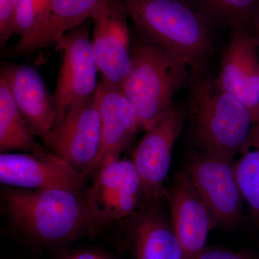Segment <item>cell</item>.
Wrapping results in <instances>:
<instances>
[{
    "instance_id": "obj_1",
    "label": "cell",
    "mask_w": 259,
    "mask_h": 259,
    "mask_svg": "<svg viewBox=\"0 0 259 259\" xmlns=\"http://www.w3.org/2000/svg\"><path fill=\"white\" fill-rule=\"evenodd\" d=\"M87 196L63 189L31 190L5 186L1 211L6 233L35 251L57 252L83 237H96Z\"/></svg>"
},
{
    "instance_id": "obj_2",
    "label": "cell",
    "mask_w": 259,
    "mask_h": 259,
    "mask_svg": "<svg viewBox=\"0 0 259 259\" xmlns=\"http://www.w3.org/2000/svg\"><path fill=\"white\" fill-rule=\"evenodd\" d=\"M139 39L184 61L191 77L207 75L214 28L189 0H120Z\"/></svg>"
},
{
    "instance_id": "obj_3",
    "label": "cell",
    "mask_w": 259,
    "mask_h": 259,
    "mask_svg": "<svg viewBox=\"0 0 259 259\" xmlns=\"http://www.w3.org/2000/svg\"><path fill=\"white\" fill-rule=\"evenodd\" d=\"M190 82L188 139L194 149L233 160L251 149L253 120L247 107L207 74Z\"/></svg>"
},
{
    "instance_id": "obj_4",
    "label": "cell",
    "mask_w": 259,
    "mask_h": 259,
    "mask_svg": "<svg viewBox=\"0 0 259 259\" xmlns=\"http://www.w3.org/2000/svg\"><path fill=\"white\" fill-rule=\"evenodd\" d=\"M187 65L161 47L139 39L132 47V65L121 85L134 107L139 130L146 131L166 113L177 92L190 81Z\"/></svg>"
},
{
    "instance_id": "obj_5",
    "label": "cell",
    "mask_w": 259,
    "mask_h": 259,
    "mask_svg": "<svg viewBox=\"0 0 259 259\" xmlns=\"http://www.w3.org/2000/svg\"><path fill=\"white\" fill-rule=\"evenodd\" d=\"M44 143L49 152L62 158L85 178L92 175L101 145V122L96 94L70 107Z\"/></svg>"
},
{
    "instance_id": "obj_6",
    "label": "cell",
    "mask_w": 259,
    "mask_h": 259,
    "mask_svg": "<svg viewBox=\"0 0 259 259\" xmlns=\"http://www.w3.org/2000/svg\"><path fill=\"white\" fill-rule=\"evenodd\" d=\"M142 196V185L132 160H116L102 166L86 197L96 236L109 225L134 215Z\"/></svg>"
},
{
    "instance_id": "obj_7",
    "label": "cell",
    "mask_w": 259,
    "mask_h": 259,
    "mask_svg": "<svg viewBox=\"0 0 259 259\" xmlns=\"http://www.w3.org/2000/svg\"><path fill=\"white\" fill-rule=\"evenodd\" d=\"M185 121V110L175 104L146 131L135 148L131 160L139 174L146 202H161L165 199V182L171 166L172 151Z\"/></svg>"
},
{
    "instance_id": "obj_8",
    "label": "cell",
    "mask_w": 259,
    "mask_h": 259,
    "mask_svg": "<svg viewBox=\"0 0 259 259\" xmlns=\"http://www.w3.org/2000/svg\"><path fill=\"white\" fill-rule=\"evenodd\" d=\"M233 163L231 158L194 149L184 168L218 225L226 228L236 226L241 213L243 197Z\"/></svg>"
},
{
    "instance_id": "obj_9",
    "label": "cell",
    "mask_w": 259,
    "mask_h": 259,
    "mask_svg": "<svg viewBox=\"0 0 259 259\" xmlns=\"http://www.w3.org/2000/svg\"><path fill=\"white\" fill-rule=\"evenodd\" d=\"M127 12L120 0H105L94 9L92 50L102 80L121 88L132 65Z\"/></svg>"
},
{
    "instance_id": "obj_10",
    "label": "cell",
    "mask_w": 259,
    "mask_h": 259,
    "mask_svg": "<svg viewBox=\"0 0 259 259\" xmlns=\"http://www.w3.org/2000/svg\"><path fill=\"white\" fill-rule=\"evenodd\" d=\"M62 61L55 93L57 125L70 107L96 90L98 71L92 50L90 29L83 23L65 33L56 44Z\"/></svg>"
},
{
    "instance_id": "obj_11",
    "label": "cell",
    "mask_w": 259,
    "mask_h": 259,
    "mask_svg": "<svg viewBox=\"0 0 259 259\" xmlns=\"http://www.w3.org/2000/svg\"><path fill=\"white\" fill-rule=\"evenodd\" d=\"M0 182L31 190L63 189L88 195L85 177L62 158L47 152L0 154Z\"/></svg>"
},
{
    "instance_id": "obj_12",
    "label": "cell",
    "mask_w": 259,
    "mask_h": 259,
    "mask_svg": "<svg viewBox=\"0 0 259 259\" xmlns=\"http://www.w3.org/2000/svg\"><path fill=\"white\" fill-rule=\"evenodd\" d=\"M215 81L249 110L254 131L259 123V53L253 29L230 31Z\"/></svg>"
},
{
    "instance_id": "obj_13",
    "label": "cell",
    "mask_w": 259,
    "mask_h": 259,
    "mask_svg": "<svg viewBox=\"0 0 259 259\" xmlns=\"http://www.w3.org/2000/svg\"><path fill=\"white\" fill-rule=\"evenodd\" d=\"M165 199L185 258L194 259L206 248L209 231L217 226V221L185 168L175 174L166 188Z\"/></svg>"
},
{
    "instance_id": "obj_14",
    "label": "cell",
    "mask_w": 259,
    "mask_h": 259,
    "mask_svg": "<svg viewBox=\"0 0 259 259\" xmlns=\"http://www.w3.org/2000/svg\"><path fill=\"white\" fill-rule=\"evenodd\" d=\"M95 93L101 122V145L93 174L104 165L120 159L139 130L134 107L120 88L102 80Z\"/></svg>"
},
{
    "instance_id": "obj_15",
    "label": "cell",
    "mask_w": 259,
    "mask_h": 259,
    "mask_svg": "<svg viewBox=\"0 0 259 259\" xmlns=\"http://www.w3.org/2000/svg\"><path fill=\"white\" fill-rule=\"evenodd\" d=\"M1 74L9 83L19 110L33 134L44 141L55 125L54 97L36 70L23 65L5 64Z\"/></svg>"
},
{
    "instance_id": "obj_16",
    "label": "cell",
    "mask_w": 259,
    "mask_h": 259,
    "mask_svg": "<svg viewBox=\"0 0 259 259\" xmlns=\"http://www.w3.org/2000/svg\"><path fill=\"white\" fill-rule=\"evenodd\" d=\"M159 203L148 202L135 213L126 231L125 243L134 259H185L171 221Z\"/></svg>"
},
{
    "instance_id": "obj_17",
    "label": "cell",
    "mask_w": 259,
    "mask_h": 259,
    "mask_svg": "<svg viewBox=\"0 0 259 259\" xmlns=\"http://www.w3.org/2000/svg\"><path fill=\"white\" fill-rule=\"evenodd\" d=\"M105 0H52L47 18L36 28L5 49L4 57H18L57 44L71 29L91 18L94 9Z\"/></svg>"
},
{
    "instance_id": "obj_18",
    "label": "cell",
    "mask_w": 259,
    "mask_h": 259,
    "mask_svg": "<svg viewBox=\"0 0 259 259\" xmlns=\"http://www.w3.org/2000/svg\"><path fill=\"white\" fill-rule=\"evenodd\" d=\"M35 136L19 110L8 80L0 74V152H47Z\"/></svg>"
},
{
    "instance_id": "obj_19",
    "label": "cell",
    "mask_w": 259,
    "mask_h": 259,
    "mask_svg": "<svg viewBox=\"0 0 259 259\" xmlns=\"http://www.w3.org/2000/svg\"><path fill=\"white\" fill-rule=\"evenodd\" d=\"M214 28L253 29L259 0H189Z\"/></svg>"
},
{
    "instance_id": "obj_20",
    "label": "cell",
    "mask_w": 259,
    "mask_h": 259,
    "mask_svg": "<svg viewBox=\"0 0 259 259\" xmlns=\"http://www.w3.org/2000/svg\"><path fill=\"white\" fill-rule=\"evenodd\" d=\"M233 169L242 197L259 226V149L251 148L242 154Z\"/></svg>"
},
{
    "instance_id": "obj_21",
    "label": "cell",
    "mask_w": 259,
    "mask_h": 259,
    "mask_svg": "<svg viewBox=\"0 0 259 259\" xmlns=\"http://www.w3.org/2000/svg\"><path fill=\"white\" fill-rule=\"evenodd\" d=\"M52 0H19L13 35L25 36L47 18Z\"/></svg>"
},
{
    "instance_id": "obj_22",
    "label": "cell",
    "mask_w": 259,
    "mask_h": 259,
    "mask_svg": "<svg viewBox=\"0 0 259 259\" xmlns=\"http://www.w3.org/2000/svg\"><path fill=\"white\" fill-rule=\"evenodd\" d=\"M19 0H0V46L5 49L10 37L13 35V28Z\"/></svg>"
},
{
    "instance_id": "obj_23",
    "label": "cell",
    "mask_w": 259,
    "mask_h": 259,
    "mask_svg": "<svg viewBox=\"0 0 259 259\" xmlns=\"http://www.w3.org/2000/svg\"><path fill=\"white\" fill-rule=\"evenodd\" d=\"M53 259H114L107 253L94 249L67 250L55 252Z\"/></svg>"
},
{
    "instance_id": "obj_24",
    "label": "cell",
    "mask_w": 259,
    "mask_h": 259,
    "mask_svg": "<svg viewBox=\"0 0 259 259\" xmlns=\"http://www.w3.org/2000/svg\"><path fill=\"white\" fill-rule=\"evenodd\" d=\"M194 259H250L246 255L231 250L218 248H204Z\"/></svg>"
},
{
    "instance_id": "obj_25",
    "label": "cell",
    "mask_w": 259,
    "mask_h": 259,
    "mask_svg": "<svg viewBox=\"0 0 259 259\" xmlns=\"http://www.w3.org/2000/svg\"><path fill=\"white\" fill-rule=\"evenodd\" d=\"M253 30H254L255 36L258 40V53H259V15L255 19L254 24H253ZM251 148L259 149V123L254 129L252 136Z\"/></svg>"
}]
</instances>
